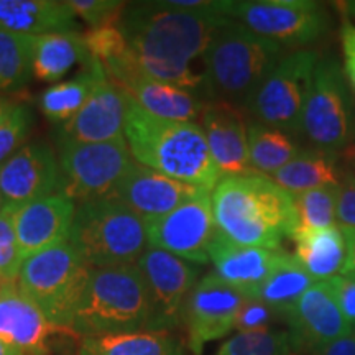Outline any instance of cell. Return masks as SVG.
Masks as SVG:
<instances>
[{
	"instance_id": "6da1fadb",
	"label": "cell",
	"mask_w": 355,
	"mask_h": 355,
	"mask_svg": "<svg viewBox=\"0 0 355 355\" xmlns=\"http://www.w3.org/2000/svg\"><path fill=\"white\" fill-rule=\"evenodd\" d=\"M227 20L224 2L183 8L162 0L125 7L119 26L146 76L209 101L206 71L196 63L204 64L212 38Z\"/></svg>"
},
{
	"instance_id": "7a4b0ae2",
	"label": "cell",
	"mask_w": 355,
	"mask_h": 355,
	"mask_svg": "<svg viewBox=\"0 0 355 355\" xmlns=\"http://www.w3.org/2000/svg\"><path fill=\"white\" fill-rule=\"evenodd\" d=\"M211 198L216 229L241 245L277 250L300 227L295 196L259 171L222 176Z\"/></svg>"
},
{
	"instance_id": "3957f363",
	"label": "cell",
	"mask_w": 355,
	"mask_h": 355,
	"mask_svg": "<svg viewBox=\"0 0 355 355\" xmlns=\"http://www.w3.org/2000/svg\"><path fill=\"white\" fill-rule=\"evenodd\" d=\"M123 135L132 158L150 170L209 193L220 181V171L198 122L155 117L130 99Z\"/></svg>"
},
{
	"instance_id": "277c9868",
	"label": "cell",
	"mask_w": 355,
	"mask_h": 355,
	"mask_svg": "<svg viewBox=\"0 0 355 355\" xmlns=\"http://www.w3.org/2000/svg\"><path fill=\"white\" fill-rule=\"evenodd\" d=\"M283 56L282 44L229 19L217 30L204 55L209 101L247 109L257 89Z\"/></svg>"
},
{
	"instance_id": "5b68a950",
	"label": "cell",
	"mask_w": 355,
	"mask_h": 355,
	"mask_svg": "<svg viewBox=\"0 0 355 355\" xmlns=\"http://www.w3.org/2000/svg\"><path fill=\"white\" fill-rule=\"evenodd\" d=\"M71 329L79 337L152 331V308L137 263L92 268Z\"/></svg>"
},
{
	"instance_id": "8992f818",
	"label": "cell",
	"mask_w": 355,
	"mask_h": 355,
	"mask_svg": "<svg viewBox=\"0 0 355 355\" xmlns=\"http://www.w3.org/2000/svg\"><path fill=\"white\" fill-rule=\"evenodd\" d=\"M69 243L92 268L133 265L148 248L144 219L109 196L76 204Z\"/></svg>"
},
{
	"instance_id": "52a82bcc",
	"label": "cell",
	"mask_w": 355,
	"mask_h": 355,
	"mask_svg": "<svg viewBox=\"0 0 355 355\" xmlns=\"http://www.w3.org/2000/svg\"><path fill=\"white\" fill-rule=\"evenodd\" d=\"M91 273L92 266L66 242L25 260L17 285L51 322L71 329Z\"/></svg>"
},
{
	"instance_id": "ba28073f",
	"label": "cell",
	"mask_w": 355,
	"mask_h": 355,
	"mask_svg": "<svg viewBox=\"0 0 355 355\" xmlns=\"http://www.w3.org/2000/svg\"><path fill=\"white\" fill-rule=\"evenodd\" d=\"M60 166L58 193L76 204L109 196L133 163L125 137L84 144L56 135Z\"/></svg>"
},
{
	"instance_id": "9c48e42d",
	"label": "cell",
	"mask_w": 355,
	"mask_h": 355,
	"mask_svg": "<svg viewBox=\"0 0 355 355\" xmlns=\"http://www.w3.org/2000/svg\"><path fill=\"white\" fill-rule=\"evenodd\" d=\"M354 102L345 73L334 58H322L314 69L301 132L318 150L334 153L354 137Z\"/></svg>"
},
{
	"instance_id": "30bf717a",
	"label": "cell",
	"mask_w": 355,
	"mask_h": 355,
	"mask_svg": "<svg viewBox=\"0 0 355 355\" xmlns=\"http://www.w3.org/2000/svg\"><path fill=\"white\" fill-rule=\"evenodd\" d=\"M319 56L313 50H296L278 61L257 89L247 110L257 122L286 133H301V121Z\"/></svg>"
},
{
	"instance_id": "8fae6325",
	"label": "cell",
	"mask_w": 355,
	"mask_h": 355,
	"mask_svg": "<svg viewBox=\"0 0 355 355\" xmlns=\"http://www.w3.org/2000/svg\"><path fill=\"white\" fill-rule=\"evenodd\" d=\"M224 15L283 48L316 42L329 26L327 12L306 0H227Z\"/></svg>"
},
{
	"instance_id": "7c38bea8",
	"label": "cell",
	"mask_w": 355,
	"mask_h": 355,
	"mask_svg": "<svg viewBox=\"0 0 355 355\" xmlns=\"http://www.w3.org/2000/svg\"><path fill=\"white\" fill-rule=\"evenodd\" d=\"M144 222L148 248L168 252L196 265L211 261L209 243L216 222L209 191H199L168 214Z\"/></svg>"
},
{
	"instance_id": "4fadbf2b",
	"label": "cell",
	"mask_w": 355,
	"mask_h": 355,
	"mask_svg": "<svg viewBox=\"0 0 355 355\" xmlns=\"http://www.w3.org/2000/svg\"><path fill=\"white\" fill-rule=\"evenodd\" d=\"M137 266L148 293L152 331L168 332L175 329L183 321L189 293L198 285L199 268L196 263L157 248H146Z\"/></svg>"
},
{
	"instance_id": "5bb4252c",
	"label": "cell",
	"mask_w": 355,
	"mask_h": 355,
	"mask_svg": "<svg viewBox=\"0 0 355 355\" xmlns=\"http://www.w3.org/2000/svg\"><path fill=\"white\" fill-rule=\"evenodd\" d=\"M110 81L121 86L127 96L145 112L176 122H199L209 101L171 84L146 76L130 50L127 56L104 64Z\"/></svg>"
},
{
	"instance_id": "9a60e30c",
	"label": "cell",
	"mask_w": 355,
	"mask_h": 355,
	"mask_svg": "<svg viewBox=\"0 0 355 355\" xmlns=\"http://www.w3.org/2000/svg\"><path fill=\"white\" fill-rule=\"evenodd\" d=\"M247 296L237 291L216 273L198 282L186 300L183 321L188 329L189 349L201 355L204 345L222 339L235 329L239 311Z\"/></svg>"
},
{
	"instance_id": "2e32d148",
	"label": "cell",
	"mask_w": 355,
	"mask_h": 355,
	"mask_svg": "<svg viewBox=\"0 0 355 355\" xmlns=\"http://www.w3.org/2000/svg\"><path fill=\"white\" fill-rule=\"evenodd\" d=\"M78 337L69 327L51 322L26 298L17 282L0 285V340L19 355H48L58 337Z\"/></svg>"
},
{
	"instance_id": "e0dca14e",
	"label": "cell",
	"mask_w": 355,
	"mask_h": 355,
	"mask_svg": "<svg viewBox=\"0 0 355 355\" xmlns=\"http://www.w3.org/2000/svg\"><path fill=\"white\" fill-rule=\"evenodd\" d=\"M298 354L314 352L352 332L329 279L316 282L285 314Z\"/></svg>"
},
{
	"instance_id": "ac0fdd59",
	"label": "cell",
	"mask_w": 355,
	"mask_h": 355,
	"mask_svg": "<svg viewBox=\"0 0 355 355\" xmlns=\"http://www.w3.org/2000/svg\"><path fill=\"white\" fill-rule=\"evenodd\" d=\"M60 166L44 141L26 144L0 165V189L7 206L20 207L58 193Z\"/></svg>"
},
{
	"instance_id": "d6986e66",
	"label": "cell",
	"mask_w": 355,
	"mask_h": 355,
	"mask_svg": "<svg viewBox=\"0 0 355 355\" xmlns=\"http://www.w3.org/2000/svg\"><path fill=\"white\" fill-rule=\"evenodd\" d=\"M74 214L76 202L60 193L13 207V227L21 263L48 248L69 242Z\"/></svg>"
},
{
	"instance_id": "ffe728a7",
	"label": "cell",
	"mask_w": 355,
	"mask_h": 355,
	"mask_svg": "<svg viewBox=\"0 0 355 355\" xmlns=\"http://www.w3.org/2000/svg\"><path fill=\"white\" fill-rule=\"evenodd\" d=\"M199 191L202 189L171 180L133 159L109 198L135 212L140 219L150 220L176 209Z\"/></svg>"
},
{
	"instance_id": "44dd1931",
	"label": "cell",
	"mask_w": 355,
	"mask_h": 355,
	"mask_svg": "<svg viewBox=\"0 0 355 355\" xmlns=\"http://www.w3.org/2000/svg\"><path fill=\"white\" fill-rule=\"evenodd\" d=\"M130 97L127 92L105 78L84 107L69 122L63 123L58 135L84 144H102L122 139L125 137L123 132Z\"/></svg>"
},
{
	"instance_id": "7402d4cb",
	"label": "cell",
	"mask_w": 355,
	"mask_h": 355,
	"mask_svg": "<svg viewBox=\"0 0 355 355\" xmlns=\"http://www.w3.org/2000/svg\"><path fill=\"white\" fill-rule=\"evenodd\" d=\"M286 255L283 248L268 250L235 243L217 229L209 243L214 273L247 298H254L261 283Z\"/></svg>"
},
{
	"instance_id": "603a6c76",
	"label": "cell",
	"mask_w": 355,
	"mask_h": 355,
	"mask_svg": "<svg viewBox=\"0 0 355 355\" xmlns=\"http://www.w3.org/2000/svg\"><path fill=\"white\" fill-rule=\"evenodd\" d=\"M211 155L220 176L250 171L248 125L242 110L224 101H209L199 117Z\"/></svg>"
},
{
	"instance_id": "cb8c5ba5",
	"label": "cell",
	"mask_w": 355,
	"mask_h": 355,
	"mask_svg": "<svg viewBox=\"0 0 355 355\" xmlns=\"http://www.w3.org/2000/svg\"><path fill=\"white\" fill-rule=\"evenodd\" d=\"M0 30L26 37L79 33V25L66 2L58 0H0Z\"/></svg>"
},
{
	"instance_id": "d4e9b609",
	"label": "cell",
	"mask_w": 355,
	"mask_h": 355,
	"mask_svg": "<svg viewBox=\"0 0 355 355\" xmlns=\"http://www.w3.org/2000/svg\"><path fill=\"white\" fill-rule=\"evenodd\" d=\"M293 242L295 259L316 282L343 273L347 260V241L339 224L322 229L298 227Z\"/></svg>"
},
{
	"instance_id": "484cf974",
	"label": "cell",
	"mask_w": 355,
	"mask_h": 355,
	"mask_svg": "<svg viewBox=\"0 0 355 355\" xmlns=\"http://www.w3.org/2000/svg\"><path fill=\"white\" fill-rule=\"evenodd\" d=\"M107 78L104 66L92 58V61L69 81H61L44 89L38 104L44 117L55 123H66L84 107L97 86Z\"/></svg>"
},
{
	"instance_id": "4316f807",
	"label": "cell",
	"mask_w": 355,
	"mask_h": 355,
	"mask_svg": "<svg viewBox=\"0 0 355 355\" xmlns=\"http://www.w3.org/2000/svg\"><path fill=\"white\" fill-rule=\"evenodd\" d=\"M92 60L81 33H51L35 37L33 76L43 83L61 81L74 66Z\"/></svg>"
},
{
	"instance_id": "83f0119b",
	"label": "cell",
	"mask_w": 355,
	"mask_h": 355,
	"mask_svg": "<svg viewBox=\"0 0 355 355\" xmlns=\"http://www.w3.org/2000/svg\"><path fill=\"white\" fill-rule=\"evenodd\" d=\"M78 355H184V350L168 332L137 331L81 337Z\"/></svg>"
},
{
	"instance_id": "f1b7e54d",
	"label": "cell",
	"mask_w": 355,
	"mask_h": 355,
	"mask_svg": "<svg viewBox=\"0 0 355 355\" xmlns=\"http://www.w3.org/2000/svg\"><path fill=\"white\" fill-rule=\"evenodd\" d=\"M270 178L293 196L324 186L343 184L336 157L321 150L300 152L288 165Z\"/></svg>"
},
{
	"instance_id": "f546056e",
	"label": "cell",
	"mask_w": 355,
	"mask_h": 355,
	"mask_svg": "<svg viewBox=\"0 0 355 355\" xmlns=\"http://www.w3.org/2000/svg\"><path fill=\"white\" fill-rule=\"evenodd\" d=\"M247 133L250 168L261 175L272 176L301 152L290 133L279 128L254 121L248 123Z\"/></svg>"
},
{
	"instance_id": "4dcf8cb0",
	"label": "cell",
	"mask_w": 355,
	"mask_h": 355,
	"mask_svg": "<svg viewBox=\"0 0 355 355\" xmlns=\"http://www.w3.org/2000/svg\"><path fill=\"white\" fill-rule=\"evenodd\" d=\"M316 283L301 266L295 255L288 254L266 277L254 298L263 301L270 308L285 316L286 311Z\"/></svg>"
},
{
	"instance_id": "1f68e13d",
	"label": "cell",
	"mask_w": 355,
	"mask_h": 355,
	"mask_svg": "<svg viewBox=\"0 0 355 355\" xmlns=\"http://www.w3.org/2000/svg\"><path fill=\"white\" fill-rule=\"evenodd\" d=\"M35 37L0 30V92L20 91L33 76Z\"/></svg>"
},
{
	"instance_id": "d6a6232c",
	"label": "cell",
	"mask_w": 355,
	"mask_h": 355,
	"mask_svg": "<svg viewBox=\"0 0 355 355\" xmlns=\"http://www.w3.org/2000/svg\"><path fill=\"white\" fill-rule=\"evenodd\" d=\"M216 355H298L290 331L263 329L237 332L220 345Z\"/></svg>"
},
{
	"instance_id": "836d02e7",
	"label": "cell",
	"mask_w": 355,
	"mask_h": 355,
	"mask_svg": "<svg viewBox=\"0 0 355 355\" xmlns=\"http://www.w3.org/2000/svg\"><path fill=\"white\" fill-rule=\"evenodd\" d=\"M337 196L339 186H324L296 194L295 207L300 227L322 229L337 224Z\"/></svg>"
},
{
	"instance_id": "e575fe53",
	"label": "cell",
	"mask_w": 355,
	"mask_h": 355,
	"mask_svg": "<svg viewBox=\"0 0 355 355\" xmlns=\"http://www.w3.org/2000/svg\"><path fill=\"white\" fill-rule=\"evenodd\" d=\"M89 55L102 63V66L121 60L130 53L125 35L119 25H105L99 28H89L83 35Z\"/></svg>"
},
{
	"instance_id": "d590c367",
	"label": "cell",
	"mask_w": 355,
	"mask_h": 355,
	"mask_svg": "<svg viewBox=\"0 0 355 355\" xmlns=\"http://www.w3.org/2000/svg\"><path fill=\"white\" fill-rule=\"evenodd\" d=\"M33 125V112L26 105L17 104L10 117L0 125V165L13 157L21 146L26 145Z\"/></svg>"
},
{
	"instance_id": "8d00e7d4",
	"label": "cell",
	"mask_w": 355,
	"mask_h": 355,
	"mask_svg": "<svg viewBox=\"0 0 355 355\" xmlns=\"http://www.w3.org/2000/svg\"><path fill=\"white\" fill-rule=\"evenodd\" d=\"M21 265L13 227V207L7 206L0 212V278L3 282H17Z\"/></svg>"
},
{
	"instance_id": "74e56055",
	"label": "cell",
	"mask_w": 355,
	"mask_h": 355,
	"mask_svg": "<svg viewBox=\"0 0 355 355\" xmlns=\"http://www.w3.org/2000/svg\"><path fill=\"white\" fill-rule=\"evenodd\" d=\"M66 3L76 19L86 21L89 28L114 25L115 21L119 24L125 10V3L117 0H68Z\"/></svg>"
},
{
	"instance_id": "f35d334b",
	"label": "cell",
	"mask_w": 355,
	"mask_h": 355,
	"mask_svg": "<svg viewBox=\"0 0 355 355\" xmlns=\"http://www.w3.org/2000/svg\"><path fill=\"white\" fill-rule=\"evenodd\" d=\"M278 311L270 308L263 301L257 298H247L245 303L239 311L237 321H235V331L237 332H252L270 329L272 324L278 316Z\"/></svg>"
},
{
	"instance_id": "ab89813d",
	"label": "cell",
	"mask_w": 355,
	"mask_h": 355,
	"mask_svg": "<svg viewBox=\"0 0 355 355\" xmlns=\"http://www.w3.org/2000/svg\"><path fill=\"white\" fill-rule=\"evenodd\" d=\"M345 321L355 331V273H340L329 278Z\"/></svg>"
},
{
	"instance_id": "60d3db41",
	"label": "cell",
	"mask_w": 355,
	"mask_h": 355,
	"mask_svg": "<svg viewBox=\"0 0 355 355\" xmlns=\"http://www.w3.org/2000/svg\"><path fill=\"white\" fill-rule=\"evenodd\" d=\"M337 224L355 229V178L343 181L337 196Z\"/></svg>"
},
{
	"instance_id": "b9f144b4",
	"label": "cell",
	"mask_w": 355,
	"mask_h": 355,
	"mask_svg": "<svg viewBox=\"0 0 355 355\" xmlns=\"http://www.w3.org/2000/svg\"><path fill=\"white\" fill-rule=\"evenodd\" d=\"M340 42H343L345 78L355 91V25L347 20H344L340 30Z\"/></svg>"
},
{
	"instance_id": "7bdbcfd3",
	"label": "cell",
	"mask_w": 355,
	"mask_h": 355,
	"mask_svg": "<svg viewBox=\"0 0 355 355\" xmlns=\"http://www.w3.org/2000/svg\"><path fill=\"white\" fill-rule=\"evenodd\" d=\"M309 355H355V331L334 340V343L314 350Z\"/></svg>"
},
{
	"instance_id": "ee69618b",
	"label": "cell",
	"mask_w": 355,
	"mask_h": 355,
	"mask_svg": "<svg viewBox=\"0 0 355 355\" xmlns=\"http://www.w3.org/2000/svg\"><path fill=\"white\" fill-rule=\"evenodd\" d=\"M343 230L345 241H347V260H345L343 273H355V229L343 227Z\"/></svg>"
},
{
	"instance_id": "f6af8a7d",
	"label": "cell",
	"mask_w": 355,
	"mask_h": 355,
	"mask_svg": "<svg viewBox=\"0 0 355 355\" xmlns=\"http://www.w3.org/2000/svg\"><path fill=\"white\" fill-rule=\"evenodd\" d=\"M15 107H17V104H13V102L6 99V97L0 96V125H2V123L6 122L8 117H10L13 110H15Z\"/></svg>"
},
{
	"instance_id": "bcb514c9",
	"label": "cell",
	"mask_w": 355,
	"mask_h": 355,
	"mask_svg": "<svg viewBox=\"0 0 355 355\" xmlns=\"http://www.w3.org/2000/svg\"><path fill=\"white\" fill-rule=\"evenodd\" d=\"M0 355H19L17 352H13V350L8 347V345H6L0 340Z\"/></svg>"
},
{
	"instance_id": "7dc6e473",
	"label": "cell",
	"mask_w": 355,
	"mask_h": 355,
	"mask_svg": "<svg viewBox=\"0 0 355 355\" xmlns=\"http://www.w3.org/2000/svg\"><path fill=\"white\" fill-rule=\"evenodd\" d=\"M6 207H7V202H6V199H3L2 189H0V212H2L3 209H6Z\"/></svg>"
},
{
	"instance_id": "c3c4849f",
	"label": "cell",
	"mask_w": 355,
	"mask_h": 355,
	"mask_svg": "<svg viewBox=\"0 0 355 355\" xmlns=\"http://www.w3.org/2000/svg\"><path fill=\"white\" fill-rule=\"evenodd\" d=\"M347 10H349L350 15H352L354 19H355V2H349L347 3Z\"/></svg>"
}]
</instances>
